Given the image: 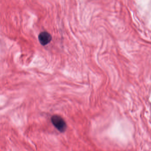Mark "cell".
<instances>
[{
	"label": "cell",
	"instance_id": "1",
	"mask_svg": "<svg viewBox=\"0 0 151 151\" xmlns=\"http://www.w3.org/2000/svg\"><path fill=\"white\" fill-rule=\"evenodd\" d=\"M51 122L54 126L61 133L66 130L67 125L63 118L59 115H54L51 117Z\"/></svg>",
	"mask_w": 151,
	"mask_h": 151
},
{
	"label": "cell",
	"instance_id": "2",
	"mask_svg": "<svg viewBox=\"0 0 151 151\" xmlns=\"http://www.w3.org/2000/svg\"><path fill=\"white\" fill-rule=\"evenodd\" d=\"M38 39L42 45L45 46L51 41L52 40V36L48 32H42L39 35Z\"/></svg>",
	"mask_w": 151,
	"mask_h": 151
}]
</instances>
